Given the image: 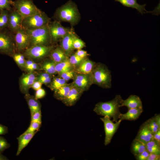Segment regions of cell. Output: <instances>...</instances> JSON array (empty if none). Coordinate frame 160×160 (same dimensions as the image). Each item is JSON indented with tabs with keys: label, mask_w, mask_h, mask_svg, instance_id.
<instances>
[{
	"label": "cell",
	"mask_w": 160,
	"mask_h": 160,
	"mask_svg": "<svg viewBox=\"0 0 160 160\" xmlns=\"http://www.w3.org/2000/svg\"><path fill=\"white\" fill-rule=\"evenodd\" d=\"M36 77L35 75L31 73L24 75L20 80L21 85L24 91H27L35 81Z\"/></svg>",
	"instance_id": "obj_22"
},
{
	"label": "cell",
	"mask_w": 160,
	"mask_h": 160,
	"mask_svg": "<svg viewBox=\"0 0 160 160\" xmlns=\"http://www.w3.org/2000/svg\"><path fill=\"white\" fill-rule=\"evenodd\" d=\"M146 122L148 128L153 135L160 129V127L156 123L154 117L149 119Z\"/></svg>",
	"instance_id": "obj_31"
},
{
	"label": "cell",
	"mask_w": 160,
	"mask_h": 160,
	"mask_svg": "<svg viewBox=\"0 0 160 160\" xmlns=\"http://www.w3.org/2000/svg\"><path fill=\"white\" fill-rule=\"evenodd\" d=\"M160 144L153 140L147 143L145 145L146 150L150 153H154L160 154Z\"/></svg>",
	"instance_id": "obj_28"
},
{
	"label": "cell",
	"mask_w": 160,
	"mask_h": 160,
	"mask_svg": "<svg viewBox=\"0 0 160 160\" xmlns=\"http://www.w3.org/2000/svg\"><path fill=\"white\" fill-rule=\"evenodd\" d=\"M10 147V144L4 137L0 136V153H2L6 149Z\"/></svg>",
	"instance_id": "obj_39"
},
{
	"label": "cell",
	"mask_w": 160,
	"mask_h": 160,
	"mask_svg": "<svg viewBox=\"0 0 160 160\" xmlns=\"http://www.w3.org/2000/svg\"><path fill=\"white\" fill-rule=\"evenodd\" d=\"M95 63L88 59H84L79 64L76 70L79 73L89 74L91 73L94 67Z\"/></svg>",
	"instance_id": "obj_21"
},
{
	"label": "cell",
	"mask_w": 160,
	"mask_h": 160,
	"mask_svg": "<svg viewBox=\"0 0 160 160\" xmlns=\"http://www.w3.org/2000/svg\"><path fill=\"white\" fill-rule=\"evenodd\" d=\"M83 92L82 90L72 85L67 96L62 101L67 106H72L78 100Z\"/></svg>",
	"instance_id": "obj_15"
},
{
	"label": "cell",
	"mask_w": 160,
	"mask_h": 160,
	"mask_svg": "<svg viewBox=\"0 0 160 160\" xmlns=\"http://www.w3.org/2000/svg\"><path fill=\"white\" fill-rule=\"evenodd\" d=\"M135 139L145 145L153 140V135L148 128L146 121L141 126Z\"/></svg>",
	"instance_id": "obj_14"
},
{
	"label": "cell",
	"mask_w": 160,
	"mask_h": 160,
	"mask_svg": "<svg viewBox=\"0 0 160 160\" xmlns=\"http://www.w3.org/2000/svg\"><path fill=\"white\" fill-rule=\"evenodd\" d=\"M150 153L146 150L139 154L135 156L137 159L138 160H146Z\"/></svg>",
	"instance_id": "obj_42"
},
{
	"label": "cell",
	"mask_w": 160,
	"mask_h": 160,
	"mask_svg": "<svg viewBox=\"0 0 160 160\" xmlns=\"http://www.w3.org/2000/svg\"><path fill=\"white\" fill-rule=\"evenodd\" d=\"M15 47L18 51H21L28 48L30 45L29 36L25 30L22 27L14 34Z\"/></svg>",
	"instance_id": "obj_10"
},
{
	"label": "cell",
	"mask_w": 160,
	"mask_h": 160,
	"mask_svg": "<svg viewBox=\"0 0 160 160\" xmlns=\"http://www.w3.org/2000/svg\"><path fill=\"white\" fill-rule=\"evenodd\" d=\"M92 83L105 88L111 87V72L106 66L101 64L95 65L90 73Z\"/></svg>",
	"instance_id": "obj_2"
},
{
	"label": "cell",
	"mask_w": 160,
	"mask_h": 160,
	"mask_svg": "<svg viewBox=\"0 0 160 160\" xmlns=\"http://www.w3.org/2000/svg\"><path fill=\"white\" fill-rule=\"evenodd\" d=\"M72 85L66 84L55 90V96L59 100H63L67 96Z\"/></svg>",
	"instance_id": "obj_24"
},
{
	"label": "cell",
	"mask_w": 160,
	"mask_h": 160,
	"mask_svg": "<svg viewBox=\"0 0 160 160\" xmlns=\"http://www.w3.org/2000/svg\"><path fill=\"white\" fill-rule=\"evenodd\" d=\"M31 46L43 45L47 43L50 39L49 25L32 30H26Z\"/></svg>",
	"instance_id": "obj_6"
},
{
	"label": "cell",
	"mask_w": 160,
	"mask_h": 160,
	"mask_svg": "<svg viewBox=\"0 0 160 160\" xmlns=\"http://www.w3.org/2000/svg\"><path fill=\"white\" fill-rule=\"evenodd\" d=\"M72 65L68 59L55 64L56 73L59 74L71 70Z\"/></svg>",
	"instance_id": "obj_26"
},
{
	"label": "cell",
	"mask_w": 160,
	"mask_h": 160,
	"mask_svg": "<svg viewBox=\"0 0 160 160\" xmlns=\"http://www.w3.org/2000/svg\"><path fill=\"white\" fill-rule=\"evenodd\" d=\"M72 85L82 90L87 89L92 83L89 74L78 73L74 75Z\"/></svg>",
	"instance_id": "obj_13"
},
{
	"label": "cell",
	"mask_w": 160,
	"mask_h": 160,
	"mask_svg": "<svg viewBox=\"0 0 160 160\" xmlns=\"http://www.w3.org/2000/svg\"><path fill=\"white\" fill-rule=\"evenodd\" d=\"M76 35L73 31L69 30L67 34L62 39L61 48L66 55L70 54L74 49L73 42Z\"/></svg>",
	"instance_id": "obj_16"
},
{
	"label": "cell",
	"mask_w": 160,
	"mask_h": 160,
	"mask_svg": "<svg viewBox=\"0 0 160 160\" xmlns=\"http://www.w3.org/2000/svg\"><path fill=\"white\" fill-rule=\"evenodd\" d=\"M121 96L117 95L112 100L106 102H100L97 103L94 109V111L97 114L102 116H107L113 121L117 122L120 114L119 110L122 100Z\"/></svg>",
	"instance_id": "obj_1"
},
{
	"label": "cell",
	"mask_w": 160,
	"mask_h": 160,
	"mask_svg": "<svg viewBox=\"0 0 160 160\" xmlns=\"http://www.w3.org/2000/svg\"><path fill=\"white\" fill-rule=\"evenodd\" d=\"M37 132H24L17 138L18 141V148L16 155L18 156L22 151L28 144Z\"/></svg>",
	"instance_id": "obj_18"
},
{
	"label": "cell",
	"mask_w": 160,
	"mask_h": 160,
	"mask_svg": "<svg viewBox=\"0 0 160 160\" xmlns=\"http://www.w3.org/2000/svg\"><path fill=\"white\" fill-rule=\"evenodd\" d=\"M31 115V121L41 122V110L37 111Z\"/></svg>",
	"instance_id": "obj_41"
},
{
	"label": "cell",
	"mask_w": 160,
	"mask_h": 160,
	"mask_svg": "<svg viewBox=\"0 0 160 160\" xmlns=\"http://www.w3.org/2000/svg\"><path fill=\"white\" fill-rule=\"evenodd\" d=\"M84 59L79 57L75 53L71 56L69 60L72 65H79Z\"/></svg>",
	"instance_id": "obj_38"
},
{
	"label": "cell",
	"mask_w": 160,
	"mask_h": 160,
	"mask_svg": "<svg viewBox=\"0 0 160 160\" xmlns=\"http://www.w3.org/2000/svg\"><path fill=\"white\" fill-rule=\"evenodd\" d=\"M50 77L49 74L47 73H46L41 74L39 76L38 80H39L41 79H45L48 77Z\"/></svg>",
	"instance_id": "obj_50"
},
{
	"label": "cell",
	"mask_w": 160,
	"mask_h": 160,
	"mask_svg": "<svg viewBox=\"0 0 160 160\" xmlns=\"http://www.w3.org/2000/svg\"><path fill=\"white\" fill-rule=\"evenodd\" d=\"M115 1H118L121 3L123 6L137 9L142 15L143 13L149 12L147 11L145 7L146 4L140 5L137 1V0H114Z\"/></svg>",
	"instance_id": "obj_20"
},
{
	"label": "cell",
	"mask_w": 160,
	"mask_h": 160,
	"mask_svg": "<svg viewBox=\"0 0 160 160\" xmlns=\"http://www.w3.org/2000/svg\"><path fill=\"white\" fill-rule=\"evenodd\" d=\"M13 1L12 0H0V13L5 10L10 11Z\"/></svg>",
	"instance_id": "obj_33"
},
{
	"label": "cell",
	"mask_w": 160,
	"mask_h": 160,
	"mask_svg": "<svg viewBox=\"0 0 160 160\" xmlns=\"http://www.w3.org/2000/svg\"><path fill=\"white\" fill-rule=\"evenodd\" d=\"M38 81L41 82L42 84H47L49 83L51 81V79L50 77H49L45 79L38 80Z\"/></svg>",
	"instance_id": "obj_49"
},
{
	"label": "cell",
	"mask_w": 160,
	"mask_h": 160,
	"mask_svg": "<svg viewBox=\"0 0 160 160\" xmlns=\"http://www.w3.org/2000/svg\"><path fill=\"white\" fill-rule=\"evenodd\" d=\"M100 119L104 124L105 133L104 143L105 145H107L111 142L113 136L116 132L122 120L119 119L115 123H114L107 116H104Z\"/></svg>",
	"instance_id": "obj_8"
},
{
	"label": "cell",
	"mask_w": 160,
	"mask_h": 160,
	"mask_svg": "<svg viewBox=\"0 0 160 160\" xmlns=\"http://www.w3.org/2000/svg\"><path fill=\"white\" fill-rule=\"evenodd\" d=\"M142 108H137L128 109L127 112L124 114L120 113L119 119L123 120L135 121L138 118L143 112Z\"/></svg>",
	"instance_id": "obj_19"
},
{
	"label": "cell",
	"mask_w": 160,
	"mask_h": 160,
	"mask_svg": "<svg viewBox=\"0 0 160 160\" xmlns=\"http://www.w3.org/2000/svg\"><path fill=\"white\" fill-rule=\"evenodd\" d=\"M52 47L43 45H36L27 48L24 55L27 57L34 59L42 58L46 56L52 49Z\"/></svg>",
	"instance_id": "obj_9"
},
{
	"label": "cell",
	"mask_w": 160,
	"mask_h": 160,
	"mask_svg": "<svg viewBox=\"0 0 160 160\" xmlns=\"http://www.w3.org/2000/svg\"><path fill=\"white\" fill-rule=\"evenodd\" d=\"M12 56L18 65L22 67H25L26 60L23 55L20 53H17L14 54Z\"/></svg>",
	"instance_id": "obj_34"
},
{
	"label": "cell",
	"mask_w": 160,
	"mask_h": 160,
	"mask_svg": "<svg viewBox=\"0 0 160 160\" xmlns=\"http://www.w3.org/2000/svg\"><path fill=\"white\" fill-rule=\"evenodd\" d=\"M153 140L160 144V129L153 135Z\"/></svg>",
	"instance_id": "obj_48"
},
{
	"label": "cell",
	"mask_w": 160,
	"mask_h": 160,
	"mask_svg": "<svg viewBox=\"0 0 160 160\" xmlns=\"http://www.w3.org/2000/svg\"><path fill=\"white\" fill-rule=\"evenodd\" d=\"M24 67L29 71H32L38 68L37 64L31 60H26Z\"/></svg>",
	"instance_id": "obj_36"
},
{
	"label": "cell",
	"mask_w": 160,
	"mask_h": 160,
	"mask_svg": "<svg viewBox=\"0 0 160 160\" xmlns=\"http://www.w3.org/2000/svg\"><path fill=\"white\" fill-rule=\"evenodd\" d=\"M160 154L154 153H151L146 159V160H159Z\"/></svg>",
	"instance_id": "obj_45"
},
{
	"label": "cell",
	"mask_w": 160,
	"mask_h": 160,
	"mask_svg": "<svg viewBox=\"0 0 160 160\" xmlns=\"http://www.w3.org/2000/svg\"><path fill=\"white\" fill-rule=\"evenodd\" d=\"M9 11L5 10L0 13V30L7 28Z\"/></svg>",
	"instance_id": "obj_29"
},
{
	"label": "cell",
	"mask_w": 160,
	"mask_h": 160,
	"mask_svg": "<svg viewBox=\"0 0 160 160\" xmlns=\"http://www.w3.org/2000/svg\"><path fill=\"white\" fill-rule=\"evenodd\" d=\"M75 54L79 57L83 59L87 55V51L81 49H78Z\"/></svg>",
	"instance_id": "obj_44"
},
{
	"label": "cell",
	"mask_w": 160,
	"mask_h": 160,
	"mask_svg": "<svg viewBox=\"0 0 160 160\" xmlns=\"http://www.w3.org/2000/svg\"><path fill=\"white\" fill-rule=\"evenodd\" d=\"M41 122L31 121L29 127L24 133L37 132L41 125Z\"/></svg>",
	"instance_id": "obj_35"
},
{
	"label": "cell",
	"mask_w": 160,
	"mask_h": 160,
	"mask_svg": "<svg viewBox=\"0 0 160 160\" xmlns=\"http://www.w3.org/2000/svg\"><path fill=\"white\" fill-rule=\"evenodd\" d=\"M73 46L74 49H81L84 47L85 43L81 40L75 36L73 40Z\"/></svg>",
	"instance_id": "obj_37"
},
{
	"label": "cell",
	"mask_w": 160,
	"mask_h": 160,
	"mask_svg": "<svg viewBox=\"0 0 160 160\" xmlns=\"http://www.w3.org/2000/svg\"><path fill=\"white\" fill-rule=\"evenodd\" d=\"M8 159L6 157L1 154V153H0V160H5Z\"/></svg>",
	"instance_id": "obj_52"
},
{
	"label": "cell",
	"mask_w": 160,
	"mask_h": 160,
	"mask_svg": "<svg viewBox=\"0 0 160 160\" xmlns=\"http://www.w3.org/2000/svg\"><path fill=\"white\" fill-rule=\"evenodd\" d=\"M49 27L51 39L55 41L63 38L69 31L57 21L49 25Z\"/></svg>",
	"instance_id": "obj_12"
},
{
	"label": "cell",
	"mask_w": 160,
	"mask_h": 160,
	"mask_svg": "<svg viewBox=\"0 0 160 160\" xmlns=\"http://www.w3.org/2000/svg\"><path fill=\"white\" fill-rule=\"evenodd\" d=\"M15 46L14 33L6 28L0 30V53L12 56Z\"/></svg>",
	"instance_id": "obj_5"
},
{
	"label": "cell",
	"mask_w": 160,
	"mask_h": 160,
	"mask_svg": "<svg viewBox=\"0 0 160 160\" xmlns=\"http://www.w3.org/2000/svg\"><path fill=\"white\" fill-rule=\"evenodd\" d=\"M56 15L61 20L73 24L77 23L79 18L78 11L76 5L69 1L58 8Z\"/></svg>",
	"instance_id": "obj_4"
},
{
	"label": "cell",
	"mask_w": 160,
	"mask_h": 160,
	"mask_svg": "<svg viewBox=\"0 0 160 160\" xmlns=\"http://www.w3.org/2000/svg\"><path fill=\"white\" fill-rule=\"evenodd\" d=\"M23 18L15 9L10 11L8 16L7 28L15 34L17 31L21 27Z\"/></svg>",
	"instance_id": "obj_11"
},
{
	"label": "cell",
	"mask_w": 160,
	"mask_h": 160,
	"mask_svg": "<svg viewBox=\"0 0 160 160\" xmlns=\"http://www.w3.org/2000/svg\"><path fill=\"white\" fill-rule=\"evenodd\" d=\"M42 83L39 81H35L31 86L32 87L34 90H37L41 88Z\"/></svg>",
	"instance_id": "obj_46"
},
{
	"label": "cell",
	"mask_w": 160,
	"mask_h": 160,
	"mask_svg": "<svg viewBox=\"0 0 160 160\" xmlns=\"http://www.w3.org/2000/svg\"><path fill=\"white\" fill-rule=\"evenodd\" d=\"M49 18L40 10L30 16L23 18L21 27L26 30H32L48 26Z\"/></svg>",
	"instance_id": "obj_3"
},
{
	"label": "cell",
	"mask_w": 160,
	"mask_h": 160,
	"mask_svg": "<svg viewBox=\"0 0 160 160\" xmlns=\"http://www.w3.org/2000/svg\"><path fill=\"white\" fill-rule=\"evenodd\" d=\"M56 63L54 61L47 62L42 65V68L46 73L49 74H53L56 73L55 70Z\"/></svg>",
	"instance_id": "obj_30"
},
{
	"label": "cell",
	"mask_w": 160,
	"mask_h": 160,
	"mask_svg": "<svg viewBox=\"0 0 160 160\" xmlns=\"http://www.w3.org/2000/svg\"><path fill=\"white\" fill-rule=\"evenodd\" d=\"M66 81L62 78H55L51 84V87L54 90L67 84Z\"/></svg>",
	"instance_id": "obj_32"
},
{
	"label": "cell",
	"mask_w": 160,
	"mask_h": 160,
	"mask_svg": "<svg viewBox=\"0 0 160 160\" xmlns=\"http://www.w3.org/2000/svg\"><path fill=\"white\" fill-rule=\"evenodd\" d=\"M125 106L128 109L132 108H142L143 105L140 98L137 96L135 95H130L125 100H122L120 107Z\"/></svg>",
	"instance_id": "obj_17"
},
{
	"label": "cell",
	"mask_w": 160,
	"mask_h": 160,
	"mask_svg": "<svg viewBox=\"0 0 160 160\" xmlns=\"http://www.w3.org/2000/svg\"><path fill=\"white\" fill-rule=\"evenodd\" d=\"M51 57L56 63L63 61L67 59L66 55L61 48L57 47L51 54Z\"/></svg>",
	"instance_id": "obj_23"
},
{
	"label": "cell",
	"mask_w": 160,
	"mask_h": 160,
	"mask_svg": "<svg viewBox=\"0 0 160 160\" xmlns=\"http://www.w3.org/2000/svg\"><path fill=\"white\" fill-rule=\"evenodd\" d=\"M46 92L42 88H40L36 90L35 98L36 99L41 98L45 95Z\"/></svg>",
	"instance_id": "obj_43"
},
{
	"label": "cell",
	"mask_w": 160,
	"mask_h": 160,
	"mask_svg": "<svg viewBox=\"0 0 160 160\" xmlns=\"http://www.w3.org/2000/svg\"><path fill=\"white\" fill-rule=\"evenodd\" d=\"M13 6L23 18L32 15L40 11L32 0H15L13 1Z\"/></svg>",
	"instance_id": "obj_7"
},
{
	"label": "cell",
	"mask_w": 160,
	"mask_h": 160,
	"mask_svg": "<svg viewBox=\"0 0 160 160\" xmlns=\"http://www.w3.org/2000/svg\"><path fill=\"white\" fill-rule=\"evenodd\" d=\"M59 74L62 78L66 81L73 78L75 75L73 72L71 70Z\"/></svg>",
	"instance_id": "obj_40"
},
{
	"label": "cell",
	"mask_w": 160,
	"mask_h": 160,
	"mask_svg": "<svg viewBox=\"0 0 160 160\" xmlns=\"http://www.w3.org/2000/svg\"><path fill=\"white\" fill-rule=\"evenodd\" d=\"M156 123L160 127V114L156 115L153 117Z\"/></svg>",
	"instance_id": "obj_51"
},
{
	"label": "cell",
	"mask_w": 160,
	"mask_h": 160,
	"mask_svg": "<svg viewBox=\"0 0 160 160\" xmlns=\"http://www.w3.org/2000/svg\"><path fill=\"white\" fill-rule=\"evenodd\" d=\"M8 132L7 127L0 124V135H5Z\"/></svg>",
	"instance_id": "obj_47"
},
{
	"label": "cell",
	"mask_w": 160,
	"mask_h": 160,
	"mask_svg": "<svg viewBox=\"0 0 160 160\" xmlns=\"http://www.w3.org/2000/svg\"><path fill=\"white\" fill-rule=\"evenodd\" d=\"M26 97L31 115L34 112L41 110L40 104L35 97L28 95H27Z\"/></svg>",
	"instance_id": "obj_25"
},
{
	"label": "cell",
	"mask_w": 160,
	"mask_h": 160,
	"mask_svg": "<svg viewBox=\"0 0 160 160\" xmlns=\"http://www.w3.org/2000/svg\"><path fill=\"white\" fill-rule=\"evenodd\" d=\"M146 150L145 145L143 143L135 139L133 141L131 150L135 156L139 154Z\"/></svg>",
	"instance_id": "obj_27"
}]
</instances>
